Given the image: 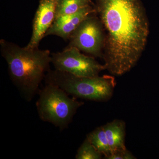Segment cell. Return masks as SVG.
I'll use <instances>...</instances> for the list:
<instances>
[{"instance_id":"obj_8","label":"cell","mask_w":159,"mask_h":159,"mask_svg":"<svg viewBox=\"0 0 159 159\" xmlns=\"http://www.w3.org/2000/svg\"><path fill=\"white\" fill-rule=\"evenodd\" d=\"M96 12L95 6L91 5L74 14L56 17L53 25L47 31L45 37L50 35H56L67 40L87 16Z\"/></svg>"},{"instance_id":"obj_5","label":"cell","mask_w":159,"mask_h":159,"mask_svg":"<svg viewBox=\"0 0 159 159\" xmlns=\"http://www.w3.org/2000/svg\"><path fill=\"white\" fill-rule=\"evenodd\" d=\"M66 48L74 47L93 57H103L105 32L97 12L84 19L69 38Z\"/></svg>"},{"instance_id":"obj_3","label":"cell","mask_w":159,"mask_h":159,"mask_svg":"<svg viewBox=\"0 0 159 159\" xmlns=\"http://www.w3.org/2000/svg\"><path fill=\"white\" fill-rule=\"evenodd\" d=\"M44 80L46 84L57 86L69 95L96 101L110 99L116 86V80L112 76L80 77L55 69L50 70Z\"/></svg>"},{"instance_id":"obj_10","label":"cell","mask_w":159,"mask_h":159,"mask_svg":"<svg viewBox=\"0 0 159 159\" xmlns=\"http://www.w3.org/2000/svg\"><path fill=\"white\" fill-rule=\"evenodd\" d=\"M86 138L98 151L104 155V158L110 154V148L103 126H99L94 129Z\"/></svg>"},{"instance_id":"obj_11","label":"cell","mask_w":159,"mask_h":159,"mask_svg":"<svg viewBox=\"0 0 159 159\" xmlns=\"http://www.w3.org/2000/svg\"><path fill=\"white\" fill-rule=\"evenodd\" d=\"M91 5V0H57L56 18L74 14Z\"/></svg>"},{"instance_id":"obj_13","label":"cell","mask_w":159,"mask_h":159,"mask_svg":"<svg viewBox=\"0 0 159 159\" xmlns=\"http://www.w3.org/2000/svg\"><path fill=\"white\" fill-rule=\"evenodd\" d=\"M106 159H134L135 157L134 156L131 152L127 149L125 150L119 151L111 152L106 157Z\"/></svg>"},{"instance_id":"obj_2","label":"cell","mask_w":159,"mask_h":159,"mask_svg":"<svg viewBox=\"0 0 159 159\" xmlns=\"http://www.w3.org/2000/svg\"><path fill=\"white\" fill-rule=\"evenodd\" d=\"M1 55L6 61L9 77L23 98L31 101L50 70L48 50L21 48L6 40H0Z\"/></svg>"},{"instance_id":"obj_9","label":"cell","mask_w":159,"mask_h":159,"mask_svg":"<svg viewBox=\"0 0 159 159\" xmlns=\"http://www.w3.org/2000/svg\"><path fill=\"white\" fill-rule=\"evenodd\" d=\"M102 126L107 137L111 153L126 149L125 142V124L124 121L115 119Z\"/></svg>"},{"instance_id":"obj_6","label":"cell","mask_w":159,"mask_h":159,"mask_svg":"<svg viewBox=\"0 0 159 159\" xmlns=\"http://www.w3.org/2000/svg\"><path fill=\"white\" fill-rule=\"evenodd\" d=\"M51 58L55 70L77 77H97L101 71L106 70L104 64H100L93 56L82 54L74 47L66 48L61 52L53 53Z\"/></svg>"},{"instance_id":"obj_7","label":"cell","mask_w":159,"mask_h":159,"mask_svg":"<svg viewBox=\"0 0 159 159\" xmlns=\"http://www.w3.org/2000/svg\"><path fill=\"white\" fill-rule=\"evenodd\" d=\"M57 0H40L32 25V33L30 41L25 47L39 48L40 42L53 25L56 18Z\"/></svg>"},{"instance_id":"obj_4","label":"cell","mask_w":159,"mask_h":159,"mask_svg":"<svg viewBox=\"0 0 159 159\" xmlns=\"http://www.w3.org/2000/svg\"><path fill=\"white\" fill-rule=\"evenodd\" d=\"M38 93L39 98L36 106L40 119L61 130L68 126L77 109L84 104L52 84H46Z\"/></svg>"},{"instance_id":"obj_12","label":"cell","mask_w":159,"mask_h":159,"mask_svg":"<svg viewBox=\"0 0 159 159\" xmlns=\"http://www.w3.org/2000/svg\"><path fill=\"white\" fill-rule=\"evenodd\" d=\"M102 156L86 138L77 151L75 158L77 159H100L102 158Z\"/></svg>"},{"instance_id":"obj_1","label":"cell","mask_w":159,"mask_h":159,"mask_svg":"<svg viewBox=\"0 0 159 159\" xmlns=\"http://www.w3.org/2000/svg\"><path fill=\"white\" fill-rule=\"evenodd\" d=\"M96 11L105 32L104 65L121 76L136 65L145 51L149 23L141 0H96Z\"/></svg>"}]
</instances>
